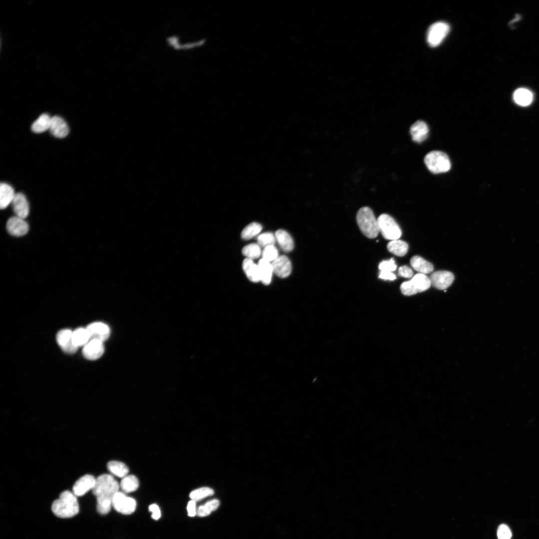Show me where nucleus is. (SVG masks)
<instances>
[{
    "instance_id": "b1692460",
    "label": "nucleus",
    "mask_w": 539,
    "mask_h": 539,
    "mask_svg": "<svg viewBox=\"0 0 539 539\" xmlns=\"http://www.w3.org/2000/svg\"><path fill=\"white\" fill-rule=\"evenodd\" d=\"M261 281L265 285H268L270 283L273 269L271 264L270 262L261 259L258 262Z\"/></svg>"
},
{
    "instance_id": "7c9ffc66",
    "label": "nucleus",
    "mask_w": 539,
    "mask_h": 539,
    "mask_svg": "<svg viewBox=\"0 0 539 539\" xmlns=\"http://www.w3.org/2000/svg\"><path fill=\"white\" fill-rule=\"evenodd\" d=\"M220 505V502L214 499L207 502L204 505L200 506L197 512L198 516L204 517L209 515L212 511L216 510Z\"/></svg>"
},
{
    "instance_id": "cd10ccee",
    "label": "nucleus",
    "mask_w": 539,
    "mask_h": 539,
    "mask_svg": "<svg viewBox=\"0 0 539 539\" xmlns=\"http://www.w3.org/2000/svg\"><path fill=\"white\" fill-rule=\"evenodd\" d=\"M107 467L113 475L124 478L129 472V469L123 463L117 461H111L107 463Z\"/></svg>"
},
{
    "instance_id": "9b49d317",
    "label": "nucleus",
    "mask_w": 539,
    "mask_h": 539,
    "mask_svg": "<svg viewBox=\"0 0 539 539\" xmlns=\"http://www.w3.org/2000/svg\"><path fill=\"white\" fill-rule=\"evenodd\" d=\"M103 342L94 339L90 340L82 348L83 356L88 360H93L99 358L103 354L104 347Z\"/></svg>"
},
{
    "instance_id": "f3484780",
    "label": "nucleus",
    "mask_w": 539,
    "mask_h": 539,
    "mask_svg": "<svg viewBox=\"0 0 539 539\" xmlns=\"http://www.w3.org/2000/svg\"><path fill=\"white\" fill-rule=\"evenodd\" d=\"M49 130L55 137L63 138L69 133V128L63 119L58 116L51 117Z\"/></svg>"
},
{
    "instance_id": "20e7f679",
    "label": "nucleus",
    "mask_w": 539,
    "mask_h": 539,
    "mask_svg": "<svg viewBox=\"0 0 539 539\" xmlns=\"http://www.w3.org/2000/svg\"><path fill=\"white\" fill-rule=\"evenodd\" d=\"M424 162L429 170L434 174L446 172L451 168L448 156L441 151H433L428 153L425 157Z\"/></svg>"
},
{
    "instance_id": "dca6fc26",
    "label": "nucleus",
    "mask_w": 539,
    "mask_h": 539,
    "mask_svg": "<svg viewBox=\"0 0 539 539\" xmlns=\"http://www.w3.org/2000/svg\"><path fill=\"white\" fill-rule=\"evenodd\" d=\"M11 205L16 216L24 219L27 217L29 212V204L23 194L21 193L15 194Z\"/></svg>"
},
{
    "instance_id": "f8f14e48",
    "label": "nucleus",
    "mask_w": 539,
    "mask_h": 539,
    "mask_svg": "<svg viewBox=\"0 0 539 539\" xmlns=\"http://www.w3.org/2000/svg\"><path fill=\"white\" fill-rule=\"evenodd\" d=\"M95 478L91 475H85L78 479L74 483L72 490L76 496H81L87 492L93 490L96 483Z\"/></svg>"
},
{
    "instance_id": "6ab92c4d",
    "label": "nucleus",
    "mask_w": 539,
    "mask_h": 539,
    "mask_svg": "<svg viewBox=\"0 0 539 539\" xmlns=\"http://www.w3.org/2000/svg\"><path fill=\"white\" fill-rule=\"evenodd\" d=\"M242 267L249 280L254 282L261 281L259 267L255 264L253 260L246 258L243 262Z\"/></svg>"
},
{
    "instance_id": "79ce46f5",
    "label": "nucleus",
    "mask_w": 539,
    "mask_h": 539,
    "mask_svg": "<svg viewBox=\"0 0 539 539\" xmlns=\"http://www.w3.org/2000/svg\"><path fill=\"white\" fill-rule=\"evenodd\" d=\"M521 19V16L519 14L516 15L515 17L510 22V24H513V23L520 20Z\"/></svg>"
},
{
    "instance_id": "2eb2a0df",
    "label": "nucleus",
    "mask_w": 539,
    "mask_h": 539,
    "mask_svg": "<svg viewBox=\"0 0 539 539\" xmlns=\"http://www.w3.org/2000/svg\"><path fill=\"white\" fill-rule=\"evenodd\" d=\"M273 272L280 278H285L289 276L291 271V265L288 258L281 255L278 257L271 263Z\"/></svg>"
},
{
    "instance_id": "39448f33",
    "label": "nucleus",
    "mask_w": 539,
    "mask_h": 539,
    "mask_svg": "<svg viewBox=\"0 0 539 539\" xmlns=\"http://www.w3.org/2000/svg\"><path fill=\"white\" fill-rule=\"evenodd\" d=\"M430 278L425 274L418 273L409 281L400 285L401 292L405 295H412L426 290L431 286Z\"/></svg>"
},
{
    "instance_id": "f03ea898",
    "label": "nucleus",
    "mask_w": 539,
    "mask_h": 539,
    "mask_svg": "<svg viewBox=\"0 0 539 539\" xmlns=\"http://www.w3.org/2000/svg\"><path fill=\"white\" fill-rule=\"evenodd\" d=\"M77 497L69 491H64L55 500L51 506L53 513L60 518H70L79 512Z\"/></svg>"
},
{
    "instance_id": "f257e3e1",
    "label": "nucleus",
    "mask_w": 539,
    "mask_h": 539,
    "mask_svg": "<svg viewBox=\"0 0 539 539\" xmlns=\"http://www.w3.org/2000/svg\"><path fill=\"white\" fill-rule=\"evenodd\" d=\"M119 488L120 485L111 475L104 474L96 478L92 492L96 498L97 510L99 514L106 515L110 512L113 498Z\"/></svg>"
},
{
    "instance_id": "c9c22d12",
    "label": "nucleus",
    "mask_w": 539,
    "mask_h": 539,
    "mask_svg": "<svg viewBox=\"0 0 539 539\" xmlns=\"http://www.w3.org/2000/svg\"><path fill=\"white\" fill-rule=\"evenodd\" d=\"M498 539H511L512 533L510 528L506 524H501L497 530Z\"/></svg>"
},
{
    "instance_id": "4468645a",
    "label": "nucleus",
    "mask_w": 539,
    "mask_h": 539,
    "mask_svg": "<svg viewBox=\"0 0 539 539\" xmlns=\"http://www.w3.org/2000/svg\"><path fill=\"white\" fill-rule=\"evenodd\" d=\"M91 339L97 340L103 342L106 340L110 333L107 325L101 322H95L89 324L87 327Z\"/></svg>"
},
{
    "instance_id": "4be33fe9",
    "label": "nucleus",
    "mask_w": 539,
    "mask_h": 539,
    "mask_svg": "<svg viewBox=\"0 0 539 539\" xmlns=\"http://www.w3.org/2000/svg\"><path fill=\"white\" fill-rule=\"evenodd\" d=\"M410 264L412 268L422 273H429L433 271V265L418 256H413L410 260Z\"/></svg>"
},
{
    "instance_id": "58836bf2",
    "label": "nucleus",
    "mask_w": 539,
    "mask_h": 539,
    "mask_svg": "<svg viewBox=\"0 0 539 539\" xmlns=\"http://www.w3.org/2000/svg\"><path fill=\"white\" fill-rule=\"evenodd\" d=\"M149 510L152 513V517L153 519L157 520L161 517L160 510L156 504H152L149 506Z\"/></svg>"
},
{
    "instance_id": "423d86ee",
    "label": "nucleus",
    "mask_w": 539,
    "mask_h": 539,
    "mask_svg": "<svg viewBox=\"0 0 539 539\" xmlns=\"http://www.w3.org/2000/svg\"><path fill=\"white\" fill-rule=\"evenodd\" d=\"M379 231L387 240H398L401 236V229L394 219L389 215L383 214L377 219Z\"/></svg>"
},
{
    "instance_id": "7ed1b4c3",
    "label": "nucleus",
    "mask_w": 539,
    "mask_h": 539,
    "mask_svg": "<svg viewBox=\"0 0 539 539\" xmlns=\"http://www.w3.org/2000/svg\"><path fill=\"white\" fill-rule=\"evenodd\" d=\"M356 221L359 229L366 237L374 239L377 236L379 232L377 219L369 207H364L358 210Z\"/></svg>"
},
{
    "instance_id": "c756f323",
    "label": "nucleus",
    "mask_w": 539,
    "mask_h": 539,
    "mask_svg": "<svg viewBox=\"0 0 539 539\" xmlns=\"http://www.w3.org/2000/svg\"><path fill=\"white\" fill-rule=\"evenodd\" d=\"M262 229L261 224L253 222L246 226L241 233V237L243 239L250 240L258 235Z\"/></svg>"
},
{
    "instance_id": "ddd939ff",
    "label": "nucleus",
    "mask_w": 539,
    "mask_h": 539,
    "mask_svg": "<svg viewBox=\"0 0 539 539\" xmlns=\"http://www.w3.org/2000/svg\"><path fill=\"white\" fill-rule=\"evenodd\" d=\"M72 331L68 329H62L56 335V341L62 350L69 354L75 353L78 347L72 341Z\"/></svg>"
},
{
    "instance_id": "f704fd0d",
    "label": "nucleus",
    "mask_w": 539,
    "mask_h": 539,
    "mask_svg": "<svg viewBox=\"0 0 539 539\" xmlns=\"http://www.w3.org/2000/svg\"><path fill=\"white\" fill-rule=\"evenodd\" d=\"M262 255V259L270 263L278 257V251L273 245L269 246L264 248Z\"/></svg>"
},
{
    "instance_id": "4c0bfd02",
    "label": "nucleus",
    "mask_w": 539,
    "mask_h": 539,
    "mask_svg": "<svg viewBox=\"0 0 539 539\" xmlns=\"http://www.w3.org/2000/svg\"><path fill=\"white\" fill-rule=\"evenodd\" d=\"M398 274L400 276L405 278H410L413 275V272L411 268L407 266L400 267L398 269Z\"/></svg>"
},
{
    "instance_id": "1a4fd4ad",
    "label": "nucleus",
    "mask_w": 539,
    "mask_h": 539,
    "mask_svg": "<svg viewBox=\"0 0 539 539\" xmlns=\"http://www.w3.org/2000/svg\"><path fill=\"white\" fill-rule=\"evenodd\" d=\"M429 278L431 284L434 287L440 290H445L452 284L454 276L450 271L440 270L433 272Z\"/></svg>"
},
{
    "instance_id": "393cba45",
    "label": "nucleus",
    "mask_w": 539,
    "mask_h": 539,
    "mask_svg": "<svg viewBox=\"0 0 539 539\" xmlns=\"http://www.w3.org/2000/svg\"><path fill=\"white\" fill-rule=\"evenodd\" d=\"M72 341L78 348L84 346L90 340L89 331L86 327H79L72 331Z\"/></svg>"
},
{
    "instance_id": "e433bc0d",
    "label": "nucleus",
    "mask_w": 539,
    "mask_h": 539,
    "mask_svg": "<svg viewBox=\"0 0 539 539\" xmlns=\"http://www.w3.org/2000/svg\"><path fill=\"white\" fill-rule=\"evenodd\" d=\"M397 266L393 258L389 261H383L379 264V269L380 271L392 272L396 270Z\"/></svg>"
},
{
    "instance_id": "ea45409f",
    "label": "nucleus",
    "mask_w": 539,
    "mask_h": 539,
    "mask_svg": "<svg viewBox=\"0 0 539 539\" xmlns=\"http://www.w3.org/2000/svg\"><path fill=\"white\" fill-rule=\"evenodd\" d=\"M187 510L188 515L190 517H194L197 514L196 501L191 500L187 505Z\"/></svg>"
},
{
    "instance_id": "72a5a7b5",
    "label": "nucleus",
    "mask_w": 539,
    "mask_h": 539,
    "mask_svg": "<svg viewBox=\"0 0 539 539\" xmlns=\"http://www.w3.org/2000/svg\"><path fill=\"white\" fill-rule=\"evenodd\" d=\"M258 244L261 247L265 248L274 245L276 241L275 235L270 232L263 233L257 237Z\"/></svg>"
},
{
    "instance_id": "2f4dec72",
    "label": "nucleus",
    "mask_w": 539,
    "mask_h": 539,
    "mask_svg": "<svg viewBox=\"0 0 539 539\" xmlns=\"http://www.w3.org/2000/svg\"><path fill=\"white\" fill-rule=\"evenodd\" d=\"M242 252L243 255L247 258L253 260L259 258L262 254L261 247L256 243L250 244L245 246Z\"/></svg>"
},
{
    "instance_id": "473e14b6",
    "label": "nucleus",
    "mask_w": 539,
    "mask_h": 539,
    "mask_svg": "<svg viewBox=\"0 0 539 539\" xmlns=\"http://www.w3.org/2000/svg\"><path fill=\"white\" fill-rule=\"evenodd\" d=\"M214 493V492L212 489L209 487H202L192 491L189 497L191 500L196 502L212 496Z\"/></svg>"
},
{
    "instance_id": "bb28decb",
    "label": "nucleus",
    "mask_w": 539,
    "mask_h": 539,
    "mask_svg": "<svg viewBox=\"0 0 539 539\" xmlns=\"http://www.w3.org/2000/svg\"><path fill=\"white\" fill-rule=\"evenodd\" d=\"M387 249L393 254L402 257L407 253L408 245L405 242L401 240H392L388 244Z\"/></svg>"
},
{
    "instance_id": "6e6552de",
    "label": "nucleus",
    "mask_w": 539,
    "mask_h": 539,
    "mask_svg": "<svg viewBox=\"0 0 539 539\" xmlns=\"http://www.w3.org/2000/svg\"><path fill=\"white\" fill-rule=\"evenodd\" d=\"M112 505L116 511L124 515L132 514L136 507V502L134 499L127 497L119 491L114 495Z\"/></svg>"
},
{
    "instance_id": "a19ab883",
    "label": "nucleus",
    "mask_w": 539,
    "mask_h": 539,
    "mask_svg": "<svg viewBox=\"0 0 539 539\" xmlns=\"http://www.w3.org/2000/svg\"><path fill=\"white\" fill-rule=\"evenodd\" d=\"M379 277L384 280H393L396 278L395 275L392 272L384 271H380Z\"/></svg>"
},
{
    "instance_id": "a211bd4d",
    "label": "nucleus",
    "mask_w": 539,
    "mask_h": 539,
    "mask_svg": "<svg viewBox=\"0 0 539 539\" xmlns=\"http://www.w3.org/2000/svg\"><path fill=\"white\" fill-rule=\"evenodd\" d=\"M410 132L413 140L421 143L427 139L429 128L425 122L418 120L411 126Z\"/></svg>"
},
{
    "instance_id": "c85d7f7f",
    "label": "nucleus",
    "mask_w": 539,
    "mask_h": 539,
    "mask_svg": "<svg viewBox=\"0 0 539 539\" xmlns=\"http://www.w3.org/2000/svg\"><path fill=\"white\" fill-rule=\"evenodd\" d=\"M138 487V480L133 475H127L123 478L120 484V487L122 491L127 493L136 491Z\"/></svg>"
},
{
    "instance_id": "0eeeda50",
    "label": "nucleus",
    "mask_w": 539,
    "mask_h": 539,
    "mask_svg": "<svg viewBox=\"0 0 539 539\" xmlns=\"http://www.w3.org/2000/svg\"><path fill=\"white\" fill-rule=\"evenodd\" d=\"M450 31L449 25L443 21L432 24L427 31V40L431 47H436L443 41Z\"/></svg>"
},
{
    "instance_id": "a878e982",
    "label": "nucleus",
    "mask_w": 539,
    "mask_h": 539,
    "mask_svg": "<svg viewBox=\"0 0 539 539\" xmlns=\"http://www.w3.org/2000/svg\"><path fill=\"white\" fill-rule=\"evenodd\" d=\"M51 117L47 114H42L35 120L31 125V130L36 133L45 132L49 129Z\"/></svg>"
},
{
    "instance_id": "412c9836",
    "label": "nucleus",
    "mask_w": 539,
    "mask_h": 539,
    "mask_svg": "<svg viewBox=\"0 0 539 539\" xmlns=\"http://www.w3.org/2000/svg\"><path fill=\"white\" fill-rule=\"evenodd\" d=\"M275 237L281 249L285 252L291 251L294 247L293 240L290 235L283 230L275 232Z\"/></svg>"
},
{
    "instance_id": "9d476101",
    "label": "nucleus",
    "mask_w": 539,
    "mask_h": 539,
    "mask_svg": "<svg viewBox=\"0 0 539 539\" xmlns=\"http://www.w3.org/2000/svg\"><path fill=\"white\" fill-rule=\"evenodd\" d=\"M6 228L10 235L19 237L27 234L29 226L24 219L15 216L10 218L7 220Z\"/></svg>"
},
{
    "instance_id": "5701e85b",
    "label": "nucleus",
    "mask_w": 539,
    "mask_h": 539,
    "mask_svg": "<svg viewBox=\"0 0 539 539\" xmlns=\"http://www.w3.org/2000/svg\"><path fill=\"white\" fill-rule=\"evenodd\" d=\"M513 98L517 104L522 106H527L532 103L533 100V94L529 89L521 88L514 92Z\"/></svg>"
},
{
    "instance_id": "aec40b11",
    "label": "nucleus",
    "mask_w": 539,
    "mask_h": 539,
    "mask_svg": "<svg viewBox=\"0 0 539 539\" xmlns=\"http://www.w3.org/2000/svg\"><path fill=\"white\" fill-rule=\"evenodd\" d=\"M13 188L8 184L1 183L0 185V208H6L11 202L15 196Z\"/></svg>"
}]
</instances>
